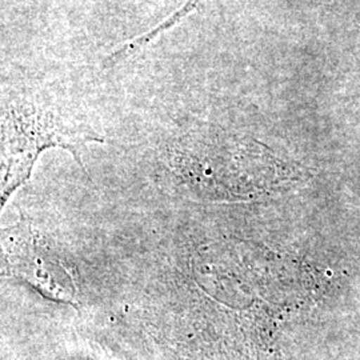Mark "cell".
<instances>
[{
    "label": "cell",
    "instance_id": "obj_1",
    "mask_svg": "<svg viewBox=\"0 0 360 360\" xmlns=\"http://www.w3.org/2000/svg\"><path fill=\"white\" fill-rule=\"evenodd\" d=\"M103 138L38 95H15L1 107V203L26 181L39 155L51 147L65 148L82 166V150Z\"/></svg>",
    "mask_w": 360,
    "mask_h": 360
},
{
    "label": "cell",
    "instance_id": "obj_2",
    "mask_svg": "<svg viewBox=\"0 0 360 360\" xmlns=\"http://www.w3.org/2000/svg\"><path fill=\"white\" fill-rule=\"evenodd\" d=\"M3 272L35 288L49 300L77 302L74 276L38 232L22 215L13 229L3 232Z\"/></svg>",
    "mask_w": 360,
    "mask_h": 360
}]
</instances>
